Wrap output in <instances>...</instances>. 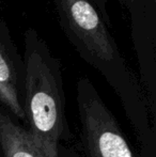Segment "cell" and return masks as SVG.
I'll return each instance as SVG.
<instances>
[{"label":"cell","mask_w":156,"mask_h":157,"mask_svg":"<svg viewBox=\"0 0 156 157\" xmlns=\"http://www.w3.org/2000/svg\"><path fill=\"white\" fill-rule=\"evenodd\" d=\"M61 28L80 57L113 83L128 82L129 72L113 36L89 0H52Z\"/></svg>","instance_id":"7a4b0ae2"},{"label":"cell","mask_w":156,"mask_h":157,"mask_svg":"<svg viewBox=\"0 0 156 157\" xmlns=\"http://www.w3.org/2000/svg\"><path fill=\"white\" fill-rule=\"evenodd\" d=\"M0 151L2 157H43L28 132L0 107Z\"/></svg>","instance_id":"5b68a950"},{"label":"cell","mask_w":156,"mask_h":157,"mask_svg":"<svg viewBox=\"0 0 156 157\" xmlns=\"http://www.w3.org/2000/svg\"><path fill=\"white\" fill-rule=\"evenodd\" d=\"M133 1H134V0H123V2H124V3H126V4H128V6H129V4H131Z\"/></svg>","instance_id":"8992f818"},{"label":"cell","mask_w":156,"mask_h":157,"mask_svg":"<svg viewBox=\"0 0 156 157\" xmlns=\"http://www.w3.org/2000/svg\"><path fill=\"white\" fill-rule=\"evenodd\" d=\"M24 62L11 33L0 21V104L16 118L26 121L23 101Z\"/></svg>","instance_id":"277c9868"},{"label":"cell","mask_w":156,"mask_h":157,"mask_svg":"<svg viewBox=\"0 0 156 157\" xmlns=\"http://www.w3.org/2000/svg\"><path fill=\"white\" fill-rule=\"evenodd\" d=\"M77 107L88 157H134L116 118L87 77L77 82Z\"/></svg>","instance_id":"3957f363"},{"label":"cell","mask_w":156,"mask_h":157,"mask_svg":"<svg viewBox=\"0 0 156 157\" xmlns=\"http://www.w3.org/2000/svg\"><path fill=\"white\" fill-rule=\"evenodd\" d=\"M23 107L27 130L43 157H59L65 130L64 90L58 58L33 28L24 34Z\"/></svg>","instance_id":"6da1fadb"}]
</instances>
